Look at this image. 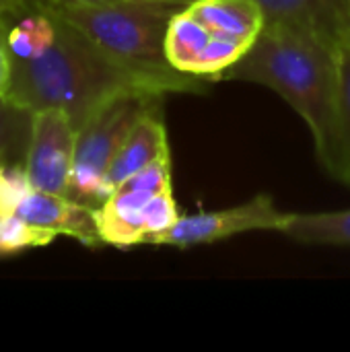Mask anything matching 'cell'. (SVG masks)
<instances>
[{"instance_id": "obj_12", "label": "cell", "mask_w": 350, "mask_h": 352, "mask_svg": "<svg viewBox=\"0 0 350 352\" xmlns=\"http://www.w3.org/2000/svg\"><path fill=\"white\" fill-rule=\"evenodd\" d=\"M12 62H29L43 56L56 39V14L52 8L31 10L0 25Z\"/></svg>"}, {"instance_id": "obj_19", "label": "cell", "mask_w": 350, "mask_h": 352, "mask_svg": "<svg viewBox=\"0 0 350 352\" xmlns=\"http://www.w3.org/2000/svg\"><path fill=\"white\" fill-rule=\"evenodd\" d=\"M56 0H0V25L31 10L50 8Z\"/></svg>"}, {"instance_id": "obj_24", "label": "cell", "mask_w": 350, "mask_h": 352, "mask_svg": "<svg viewBox=\"0 0 350 352\" xmlns=\"http://www.w3.org/2000/svg\"><path fill=\"white\" fill-rule=\"evenodd\" d=\"M349 37H350V29H349Z\"/></svg>"}, {"instance_id": "obj_11", "label": "cell", "mask_w": 350, "mask_h": 352, "mask_svg": "<svg viewBox=\"0 0 350 352\" xmlns=\"http://www.w3.org/2000/svg\"><path fill=\"white\" fill-rule=\"evenodd\" d=\"M188 10L210 31L254 41L264 29V12L254 0H194Z\"/></svg>"}, {"instance_id": "obj_23", "label": "cell", "mask_w": 350, "mask_h": 352, "mask_svg": "<svg viewBox=\"0 0 350 352\" xmlns=\"http://www.w3.org/2000/svg\"><path fill=\"white\" fill-rule=\"evenodd\" d=\"M347 6H349V12H350V0H347Z\"/></svg>"}, {"instance_id": "obj_7", "label": "cell", "mask_w": 350, "mask_h": 352, "mask_svg": "<svg viewBox=\"0 0 350 352\" xmlns=\"http://www.w3.org/2000/svg\"><path fill=\"white\" fill-rule=\"evenodd\" d=\"M76 148V128L68 113L56 107L37 109L31 116V136L25 153V169L33 190L66 196Z\"/></svg>"}, {"instance_id": "obj_21", "label": "cell", "mask_w": 350, "mask_h": 352, "mask_svg": "<svg viewBox=\"0 0 350 352\" xmlns=\"http://www.w3.org/2000/svg\"><path fill=\"white\" fill-rule=\"evenodd\" d=\"M165 2H175V4H182V6H186V8H188L194 0H165Z\"/></svg>"}, {"instance_id": "obj_25", "label": "cell", "mask_w": 350, "mask_h": 352, "mask_svg": "<svg viewBox=\"0 0 350 352\" xmlns=\"http://www.w3.org/2000/svg\"><path fill=\"white\" fill-rule=\"evenodd\" d=\"M0 167H2V165H0Z\"/></svg>"}, {"instance_id": "obj_4", "label": "cell", "mask_w": 350, "mask_h": 352, "mask_svg": "<svg viewBox=\"0 0 350 352\" xmlns=\"http://www.w3.org/2000/svg\"><path fill=\"white\" fill-rule=\"evenodd\" d=\"M163 93L134 89L105 103L83 128L76 130L74 165L66 196L99 208L107 196V171L132 128L151 111L159 109Z\"/></svg>"}, {"instance_id": "obj_13", "label": "cell", "mask_w": 350, "mask_h": 352, "mask_svg": "<svg viewBox=\"0 0 350 352\" xmlns=\"http://www.w3.org/2000/svg\"><path fill=\"white\" fill-rule=\"evenodd\" d=\"M210 37L212 31L204 23H200L188 8L175 12L165 37V54L169 64L184 74L196 76V66Z\"/></svg>"}, {"instance_id": "obj_22", "label": "cell", "mask_w": 350, "mask_h": 352, "mask_svg": "<svg viewBox=\"0 0 350 352\" xmlns=\"http://www.w3.org/2000/svg\"><path fill=\"white\" fill-rule=\"evenodd\" d=\"M76 2H109V0H76Z\"/></svg>"}, {"instance_id": "obj_3", "label": "cell", "mask_w": 350, "mask_h": 352, "mask_svg": "<svg viewBox=\"0 0 350 352\" xmlns=\"http://www.w3.org/2000/svg\"><path fill=\"white\" fill-rule=\"evenodd\" d=\"M116 62L159 93H204L210 80L175 70L165 54L167 27L186 6L165 0H56L50 6Z\"/></svg>"}, {"instance_id": "obj_9", "label": "cell", "mask_w": 350, "mask_h": 352, "mask_svg": "<svg viewBox=\"0 0 350 352\" xmlns=\"http://www.w3.org/2000/svg\"><path fill=\"white\" fill-rule=\"evenodd\" d=\"M14 214L33 225L52 229L58 235L72 237L87 248L103 245L97 229L95 208L80 204L68 196L31 190V194L19 204Z\"/></svg>"}, {"instance_id": "obj_5", "label": "cell", "mask_w": 350, "mask_h": 352, "mask_svg": "<svg viewBox=\"0 0 350 352\" xmlns=\"http://www.w3.org/2000/svg\"><path fill=\"white\" fill-rule=\"evenodd\" d=\"M171 190V157L165 155L146 169L134 173L111 190L107 200L95 208L97 229L103 245L134 248L149 237V202Z\"/></svg>"}, {"instance_id": "obj_20", "label": "cell", "mask_w": 350, "mask_h": 352, "mask_svg": "<svg viewBox=\"0 0 350 352\" xmlns=\"http://www.w3.org/2000/svg\"><path fill=\"white\" fill-rule=\"evenodd\" d=\"M10 78H12V60L6 50V43L0 35V97H6L10 89Z\"/></svg>"}, {"instance_id": "obj_8", "label": "cell", "mask_w": 350, "mask_h": 352, "mask_svg": "<svg viewBox=\"0 0 350 352\" xmlns=\"http://www.w3.org/2000/svg\"><path fill=\"white\" fill-rule=\"evenodd\" d=\"M264 12V27H278L311 35L332 45L349 37L347 0H254Z\"/></svg>"}, {"instance_id": "obj_2", "label": "cell", "mask_w": 350, "mask_h": 352, "mask_svg": "<svg viewBox=\"0 0 350 352\" xmlns=\"http://www.w3.org/2000/svg\"><path fill=\"white\" fill-rule=\"evenodd\" d=\"M134 89L155 91L144 78L116 62L85 33L56 14L52 47L35 60L12 62L6 97L29 111L62 109L78 130L113 97Z\"/></svg>"}, {"instance_id": "obj_10", "label": "cell", "mask_w": 350, "mask_h": 352, "mask_svg": "<svg viewBox=\"0 0 350 352\" xmlns=\"http://www.w3.org/2000/svg\"><path fill=\"white\" fill-rule=\"evenodd\" d=\"M169 155V142H167V130L163 124L161 107L146 113L128 134L122 148L118 151L116 159L109 165L107 171V188L109 194L113 188H118L122 182L132 177L134 173L146 169L161 157Z\"/></svg>"}, {"instance_id": "obj_15", "label": "cell", "mask_w": 350, "mask_h": 352, "mask_svg": "<svg viewBox=\"0 0 350 352\" xmlns=\"http://www.w3.org/2000/svg\"><path fill=\"white\" fill-rule=\"evenodd\" d=\"M33 111L0 97V165L25 163Z\"/></svg>"}, {"instance_id": "obj_1", "label": "cell", "mask_w": 350, "mask_h": 352, "mask_svg": "<svg viewBox=\"0 0 350 352\" xmlns=\"http://www.w3.org/2000/svg\"><path fill=\"white\" fill-rule=\"evenodd\" d=\"M221 80L258 82L281 95L307 124L324 169H338V45L264 27Z\"/></svg>"}, {"instance_id": "obj_6", "label": "cell", "mask_w": 350, "mask_h": 352, "mask_svg": "<svg viewBox=\"0 0 350 352\" xmlns=\"http://www.w3.org/2000/svg\"><path fill=\"white\" fill-rule=\"evenodd\" d=\"M289 212L276 208L272 196L258 194L237 206L186 214L175 221L171 229L161 233L153 245L194 248L223 241L252 231H278L287 223Z\"/></svg>"}, {"instance_id": "obj_16", "label": "cell", "mask_w": 350, "mask_h": 352, "mask_svg": "<svg viewBox=\"0 0 350 352\" xmlns=\"http://www.w3.org/2000/svg\"><path fill=\"white\" fill-rule=\"evenodd\" d=\"M336 179L350 186V37L338 45V169Z\"/></svg>"}, {"instance_id": "obj_17", "label": "cell", "mask_w": 350, "mask_h": 352, "mask_svg": "<svg viewBox=\"0 0 350 352\" xmlns=\"http://www.w3.org/2000/svg\"><path fill=\"white\" fill-rule=\"evenodd\" d=\"M56 231L33 225L19 214H0V256H14L27 250H39L50 245Z\"/></svg>"}, {"instance_id": "obj_18", "label": "cell", "mask_w": 350, "mask_h": 352, "mask_svg": "<svg viewBox=\"0 0 350 352\" xmlns=\"http://www.w3.org/2000/svg\"><path fill=\"white\" fill-rule=\"evenodd\" d=\"M25 163H10L0 167V214H14L19 204L31 194Z\"/></svg>"}, {"instance_id": "obj_14", "label": "cell", "mask_w": 350, "mask_h": 352, "mask_svg": "<svg viewBox=\"0 0 350 352\" xmlns=\"http://www.w3.org/2000/svg\"><path fill=\"white\" fill-rule=\"evenodd\" d=\"M281 233L309 245H350V208L326 212H289Z\"/></svg>"}]
</instances>
